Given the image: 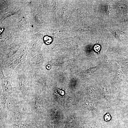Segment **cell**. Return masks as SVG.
Masks as SVG:
<instances>
[{
  "label": "cell",
  "instance_id": "6da1fadb",
  "mask_svg": "<svg viewBox=\"0 0 128 128\" xmlns=\"http://www.w3.org/2000/svg\"><path fill=\"white\" fill-rule=\"evenodd\" d=\"M86 124L91 128H105L106 126L104 123L97 120L88 122Z\"/></svg>",
  "mask_w": 128,
  "mask_h": 128
},
{
  "label": "cell",
  "instance_id": "7a4b0ae2",
  "mask_svg": "<svg viewBox=\"0 0 128 128\" xmlns=\"http://www.w3.org/2000/svg\"><path fill=\"white\" fill-rule=\"evenodd\" d=\"M82 105L84 108L89 110L93 111L97 109L93 103L87 101L84 102Z\"/></svg>",
  "mask_w": 128,
  "mask_h": 128
},
{
  "label": "cell",
  "instance_id": "3957f363",
  "mask_svg": "<svg viewBox=\"0 0 128 128\" xmlns=\"http://www.w3.org/2000/svg\"><path fill=\"white\" fill-rule=\"evenodd\" d=\"M43 39L45 43L47 44H50L52 41V38L48 36H45L44 38Z\"/></svg>",
  "mask_w": 128,
  "mask_h": 128
},
{
  "label": "cell",
  "instance_id": "277c9868",
  "mask_svg": "<svg viewBox=\"0 0 128 128\" xmlns=\"http://www.w3.org/2000/svg\"><path fill=\"white\" fill-rule=\"evenodd\" d=\"M3 87L4 90L6 91H9L11 89L9 83L5 82L3 84Z\"/></svg>",
  "mask_w": 128,
  "mask_h": 128
},
{
  "label": "cell",
  "instance_id": "5b68a950",
  "mask_svg": "<svg viewBox=\"0 0 128 128\" xmlns=\"http://www.w3.org/2000/svg\"><path fill=\"white\" fill-rule=\"evenodd\" d=\"M111 119V116L108 112L105 115L104 117V120L105 121H108L110 120Z\"/></svg>",
  "mask_w": 128,
  "mask_h": 128
},
{
  "label": "cell",
  "instance_id": "8992f818",
  "mask_svg": "<svg viewBox=\"0 0 128 128\" xmlns=\"http://www.w3.org/2000/svg\"><path fill=\"white\" fill-rule=\"evenodd\" d=\"M100 46L98 45H95L94 47V49L96 52L100 50Z\"/></svg>",
  "mask_w": 128,
  "mask_h": 128
},
{
  "label": "cell",
  "instance_id": "52a82bcc",
  "mask_svg": "<svg viewBox=\"0 0 128 128\" xmlns=\"http://www.w3.org/2000/svg\"></svg>",
  "mask_w": 128,
  "mask_h": 128
}]
</instances>
